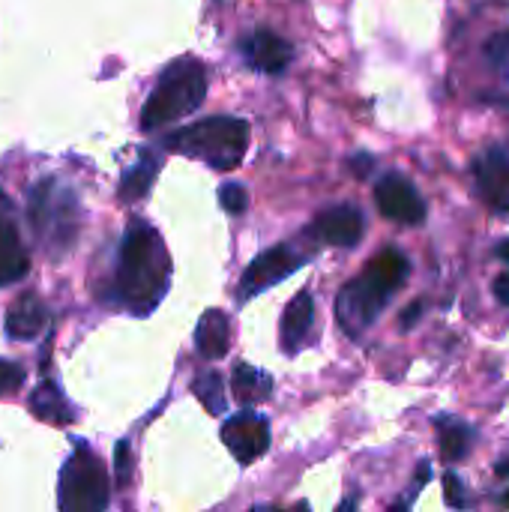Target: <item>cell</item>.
Returning a JSON list of instances; mask_svg holds the SVG:
<instances>
[{"label":"cell","instance_id":"29","mask_svg":"<svg viewBox=\"0 0 509 512\" xmlns=\"http://www.w3.org/2000/svg\"><path fill=\"white\" fill-rule=\"evenodd\" d=\"M420 312H423V303H414V306H408V309H405V315H402V327H405V330H411V327L417 324Z\"/></svg>","mask_w":509,"mask_h":512},{"label":"cell","instance_id":"2","mask_svg":"<svg viewBox=\"0 0 509 512\" xmlns=\"http://www.w3.org/2000/svg\"><path fill=\"white\" fill-rule=\"evenodd\" d=\"M408 273H411V264L399 249L390 246L378 252L363 270V276H357L339 291L336 297L339 327L348 336H363L375 324V318L384 312L390 297L408 282Z\"/></svg>","mask_w":509,"mask_h":512},{"label":"cell","instance_id":"3","mask_svg":"<svg viewBox=\"0 0 509 512\" xmlns=\"http://www.w3.org/2000/svg\"><path fill=\"white\" fill-rule=\"evenodd\" d=\"M249 123L243 117H204L165 138V147L207 162L216 171H234L249 150Z\"/></svg>","mask_w":509,"mask_h":512},{"label":"cell","instance_id":"34","mask_svg":"<svg viewBox=\"0 0 509 512\" xmlns=\"http://www.w3.org/2000/svg\"><path fill=\"white\" fill-rule=\"evenodd\" d=\"M501 504H504V510L509 512V492H507V495H504V498H501Z\"/></svg>","mask_w":509,"mask_h":512},{"label":"cell","instance_id":"25","mask_svg":"<svg viewBox=\"0 0 509 512\" xmlns=\"http://www.w3.org/2000/svg\"><path fill=\"white\" fill-rule=\"evenodd\" d=\"M114 468H117V486H129L132 483V450L126 441H120L114 447Z\"/></svg>","mask_w":509,"mask_h":512},{"label":"cell","instance_id":"16","mask_svg":"<svg viewBox=\"0 0 509 512\" xmlns=\"http://www.w3.org/2000/svg\"><path fill=\"white\" fill-rule=\"evenodd\" d=\"M312 321H315V300H312L309 291H300L288 303V309L282 315V345H285V351H297L300 348V342L312 330Z\"/></svg>","mask_w":509,"mask_h":512},{"label":"cell","instance_id":"32","mask_svg":"<svg viewBox=\"0 0 509 512\" xmlns=\"http://www.w3.org/2000/svg\"><path fill=\"white\" fill-rule=\"evenodd\" d=\"M495 474H498L501 480H509V456L507 459H501V462L495 465Z\"/></svg>","mask_w":509,"mask_h":512},{"label":"cell","instance_id":"28","mask_svg":"<svg viewBox=\"0 0 509 512\" xmlns=\"http://www.w3.org/2000/svg\"><path fill=\"white\" fill-rule=\"evenodd\" d=\"M492 291H495V297H498L504 306H509V273H501V276L495 279V288H492Z\"/></svg>","mask_w":509,"mask_h":512},{"label":"cell","instance_id":"13","mask_svg":"<svg viewBox=\"0 0 509 512\" xmlns=\"http://www.w3.org/2000/svg\"><path fill=\"white\" fill-rule=\"evenodd\" d=\"M30 267V258L21 246L18 228L12 222V204L0 192V288L18 282Z\"/></svg>","mask_w":509,"mask_h":512},{"label":"cell","instance_id":"27","mask_svg":"<svg viewBox=\"0 0 509 512\" xmlns=\"http://www.w3.org/2000/svg\"><path fill=\"white\" fill-rule=\"evenodd\" d=\"M372 165H375V159H372L369 153H360V156L351 159V171H354L357 177H366V174L372 171Z\"/></svg>","mask_w":509,"mask_h":512},{"label":"cell","instance_id":"9","mask_svg":"<svg viewBox=\"0 0 509 512\" xmlns=\"http://www.w3.org/2000/svg\"><path fill=\"white\" fill-rule=\"evenodd\" d=\"M222 441L231 450V456L240 465H252L258 462L267 447H270V426L261 414L255 411H240L237 417L225 420L222 426Z\"/></svg>","mask_w":509,"mask_h":512},{"label":"cell","instance_id":"31","mask_svg":"<svg viewBox=\"0 0 509 512\" xmlns=\"http://www.w3.org/2000/svg\"><path fill=\"white\" fill-rule=\"evenodd\" d=\"M336 512H357V495L345 498V501L339 504V510H336Z\"/></svg>","mask_w":509,"mask_h":512},{"label":"cell","instance_id":"12","mask_svg":"<svg viewBox=\"0 0 509 512\" xmlns=\"http://www.w3.org/2000/svg\"><path fill=\"white\" fill-rule=\"evenodd\" d=\"M363 213L354 207V204H339V207H330L327 213H321L312 225V231L318 234V240L330 243V246H342V249H351L360 243L363 237Z\"/></svg>","mask_w":509,"mask_h":512},{"label":"cell","instance_id":"11","mask_svg":"<svg viewBox=\"0 0 509 512\" xmlns=\"http://www.w3.org/2000/svg\"><path fill=\"white\" fill-rule=\"evenodd\" d=\"M240 51L246 54L249 66H255L258 72H270V75L285 72V66L294 60V45L273 30H255L252 36L240 42Z\"/></svg>","mask_w":509,"mask_h":512},{"label":"cell","instance_id":"23","mask_svg":"<svg viewBox=\"0 0 509 512\" xmlns=\"http://www.w3.org/2000/svg\"><path fill=\"white\" fill-rule=\"evenodd\" d=\"M219 204L225 207V213L243 216V213L249 210V192H246V186H240V183H225V186L219 189Z\"/></svg>","mask_w":509,"mask_h":512},{"label":"cell","instance_id":"5","mask_svg":"<svg viewBox=\"0 0 509 512\" xmlns=\"http://www.w3.org/2000/svg\"><path fill=\"white\" fill-rule=\"evenodd\" d=\"M60 512H105L111 501V483L105 465L78 444L60 471Z\"/></svg>","mask_w":509,"mask_h":512},{"label":"cell","instance_id":"19","mask_svg":"<svg viewBox=\"0 0 509 512\" xmlns=\"http://www.w3.org/2000/svg\"><path fill=\"white\" fill-rule=\"evenodd\" d=\"M156 174H159V156L156 153H141V159L120 180V201H126V204L141 201L150 192Z\"/></svg>","mask_w":509,"mask_h":512},{"label":"cell","instance_id":"37","mask_svg":"<svg viewBox=\"0 0 509 512\" xmlns=\"http://www.w3.org/2000/svg\"><path fill=\"white\" fill-rule=\"evenodd\" d=\"M252 512H261V510H252Z\"/></svg>","mask_w":509,"mask_h":512},{"label":"cell","instance_id":"22","mask_svg":"<svg viewBox=\"0 0 509 512\" xmlns=\"http://www.w3.org/2000/svg\"><path fill=\"white\" fill-rule=\"evenodd\" d=\"M486 60L492 69H498L504 78H509V27L498 30L495 36H489L486 42Z\"/></svg>","mask_w":509,"mask_h":512},{"label":"cell","instance_id":"10","mask_svg":"<svg viewBox=\"0 0 509 512\" xmlns=\"http://www.w3.org/2000/svg\"><path fill=\"white\" fill-rule=\"evenodd\" d=\"M474 177L483 201L498 216H509V150L507 147H489L474 162Z\"/></svg>","mask_w":509,"mask_h":512},{"label":"cell","instance_id":"6","mask_svg":"<svg viewBox=\"0 0 509 512\" xmlns=\"http://www.w3.org/2000/svg\"><path fill=\"white\" fill-rule=\"evenodd\" d=\"M30 222L39 240L48 246H66L75 237V198L57 180H42L30 198Z\"/></svg>","mask_w":509,"mask_h":512},{"label":"cell","instance_id":"35","mask_svg":"<svg viewBox=\"0 0 509 512\" xmlns=\"http://www.w3.org/2000/svg\"><path fill=\"white\" fill-rule=\"evenodd\" d=\"M297 512H309V504H297Z\"/></svg>","mask_w":509,"mask_h":512},{"label":"cell","instance_id":"36","mask_svg":"<svg viewBox=\"0 0 509 512\" xmlns=\"http://www.w3.org/2000/svg\"><path fill=\"white\" fill-rule=\"evenodd\" d=\"M387 512H408V510H405V507H390Z\"/></svg>","mask_w":509,"mask_h":512},{"label":"cell","instance_id":"17","mask_svg":"<svg viewBox=\"0 0 509 512\" xmlns=\"http://www.w3.org/2000/svg\"><path fill=\"white\" fill-rule=\"evenodd\" d=\"M30 411L42 420V423H54V426H69L75 423V408L66 402V396L60 393L57 384L42 381L33 393H30Z\"/></svg>","mask_w":509,"mask_h":512},{"label":"cell","instance_id":"30","mask_svg":"<svg viewBox=\"0 0 509 512\" xmlns=\"http://www.w3.org/2000/svg\"><path fill=\"white\" fill-rule=\"evenodd\" d=\"M432 477V468H429V462H420V468H417V486L420 483H426Z\"/></svg>","mask_w":509,"mask_h":512},{"label":"cell","instance_id":"26","mask_svg":"<svg viewBox=\"0 0 509 512\" xmlns=\"http://www.w3.org/2000/svg\"><path fill=\"white\" fill-rule=\"evenodd\" d=\"M444 498L453 510H462L465 507V498H462V480L456 474H447L444 477Z\"/></svg>","mask_w":509,"mask_h":512},{"label":"cell","instance_id":"8","mask_svg":"<svg viewBox=\"0 0 509 512\" xmlns=\"http://www.w3.org/2000/svg\"><path fill=\"white\" fill-rule=\"evenodd\" d=\"M306 264V258L300 252H294L291 246L279 243L267 252H261L243 273V282H240V300H249L255 294H261L264 288H273L279 285L282 279H288L294 270H300Z\"/></svg>","mask_w":509,"mask_h":512},{"label":"cell","instance_id":"4","mask_svg":"<svg viewBox=\"0 0 509 512\" xmlns=\"http://www.w3.org/2000/svg\"><path fill=\"white\" fill-rule=\"evenodd\" d=\"M204 96H207V66L195 57L174 60L171 66H165V72L159 75L153 93L141 108V129L156 132L162 126L189 117L192 111L201 108Z\"/></svg>","mask_w":509,"mask_h":512},{"label":"cell","instance_id":"24","mask_svg":"<svg viewBox=\"0 0 509 512\" xmlns=\"http://www.w3.org/2000/svg\"><path fill=\"white\" fill-rule=\"evenodd\" d=\"M21 384H24V369L18 363H12V360H3L0 357V396L15 393Z\"/></svg>","mask_w":509,"mask_h":512},{"label":"cell","instance_id":"20","mask_svg":"<svg viewBox=\"0 0 509 512\" xmlns=\"http://www.w3.org/2000/svg\"><path fill=\"white\" fill-rule=\"evenodd\" d=\"M438 429H441V459L444 462H462L471 450L474 432L462 423H453V420H438Z\"/></svg>","mask_w":509,"mask_h":512},{"label":"cell","instance_id":"14","mask_svg":"<svg viewBox=\"0 0 509 512\" xmlns=\"http://www.w3.org/2000/svg\"><path fill=\"white\" fill-rule=\"evenodd\" d=\"M48 321V309L36 294H21L6 309V333L12 339H36Z\"/></svg>","mask_w":509,"mask_h":512},{"label":"cell","instance_id":"21","mask_svg":"<svg viewBox=\"0 0 509 512\" xmlns=\"http://www.w3.org/2000/svg\"><path fill=\"white\" fill-rule=\"evenodd\" d=\"M225 384H222V375L219 372H204L192 381V393L198 396V402L204 405L207 414L219 417L225 414Z\"/></svg>","mask_w":509,"mask_h":512},{"label":"cell","instance_id":"7","mask_svg":"<svg viewBox=\"0 0 509 512\" xmlns=\"http://www.w3.org/2000/svg\"><path fill=\"white\" fill-rule=\"evenodd\" d=\"M375 204L384 219L399 225H423L426 222V201L417 186L402 174H387L375 186Z\"/></svg>","mask_w":509,"mask_h":512},{"label":"cell","instance_id":"18","mask_svg":"<svg viewBox=\"0 0 509 512\" xmlns=\"http://www.w3.org/2000/svg\"><path fill=\"white\" fill-rule=\"evenodd\" d=\"M231 390H234V396H237L240 405H258V402H264L270 396L273 378L264 375L261 369H255V366H249V363L240 360L234 366V375H231Z\"/></svg>","mask_w":509,"mask_h":512},{"label":"cell","instance_id":"15","mask_svg":"<svg viewBox=\"0 0 509 512\" xmlns=\"http://www.w3.org/2000/svg\"><path fill=\"white\" fill-rule=\"evenodd\" d=\"M195 345L204 360H222L231 348V321L222 309H207L195 327Z\"/></svg>","mask_w":509,"mask_h":512},{"label":"cell","instance_id":"1","mask_svg":"<svg viewBox=\"0 0 509 512\" xmlns=\"http://www.w3.org/2000/svg\"><path fill=\"white\" fill-rule=\"evenodd\" d=\"M168 279H171V261L162 246V237L150 225L132 222L120 243V261H117L120 300L132 312L144 315L162 300Z\"/></svg>","mask_w":509,"mask_h":512},{"label":"cell","instance_id":"33","mask_svg":"<svg viewBox=\"0 0 509 512\" xmlns=\"http://www.w3.org/2000/svg\"><path fill=\"white\" fill-rule=\"evenodd\" d=\"M495 255H498L501 261H509V240H501V243H498V249H495Z\"/></svg>","mask_w":509,"mask_h":512}]
</instances>
